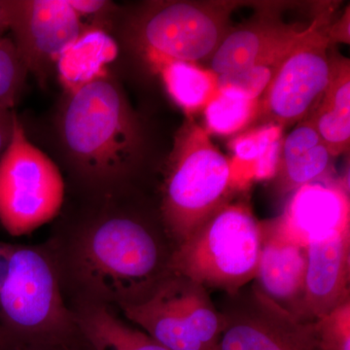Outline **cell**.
Segmentation results:
<instances>
[{
	"label": "cell",
	"instance_id": "1",
	"mask_svg": "<svg viewBox=\"0 0 350 350\" xmlns=\"http://www.w3.org/2000/svg\"><path fill=\"white\" fill-rule=\"evenodd\" d=\"M57 121L64 157L88 178L116 180L144 158V126L111 76H100L68 92Z\"/></svg>",
	"mask_w": 350,
	"mask_h": 350
},
{
	"label": "cell",
	"instance_id": "2",
	"mask_svg": "<svg viewBox=\"0 0 350 350\" xmlns=\"http://www.w3.org/2000/svg\"><path fill=\"white\" fill-rule=\"evenodd\" d=\"M234 185L231 161L213 144L206 129L188 117L175 135L160 206L175 245L232 200Z\"/></svg>",
	"mask_w": 350,
	"mask_h": 350
},
{
	"label": "cell",
	"instance_id": "3",
	"mask_svg": "<svg viewBox=\"0 0 350 350\" xmlns=\"http://www.w3.org/2000/svg\"><path fill=\"white\" fill-rule=\"evenodd\" d=\"M261 222L243 200L226 202L175 248L169 269L236 296L257 275Z\"/></svg>",
	"mask_w": 350,
	"mask_h": 350
},
{
	"label": "cell",
	"instance_id": "4",
	"mask_svg": "<svg viewBox=\"0 0 350 350\" xmlns=\"http://www.w3.org/2000/svg\"><path fill=\"white\" fill-rule=\"evenodd\" d=\"M246 1H149L126 20V41L152 66L165 61L211 59L232 29V14Z\"/></svg>",
	"mask_w": 350,
	"mask_h": 350
},
{
	"label": "cell",
	"instance_id": "5",
	"mask_svg": "<svg viewBox=\"0 0 350 350\" xmlns=\"http://www.w3.org/2000/svg\"><path fill=\"white\" fill-rule=\"evenodd\" d=\"M126 319L169 350H211L225 329L206 288L167 269L122 303Z\"/></svg>",
	"mask_w": 350,
	"mask_h": 350
},
{
	"label": "cell",
	"instance_id": "6",
	"mask_svg": "<svg viewBox=\"0 0 350 350\" xmlns=\"http://www.w3.org/2000/svg\"><path fill=\"white\" fill-rule=\"evenodd\" d=\"M333 4H324L304 29L259 100L256 122L286 129L310 114L333 75L335 57L329 55L328 31Z\"/></svg>",
	"mask_w": 350,
	"mask_h": 350
},
{
	"label": "cell",
	"instance_id": "7",
	"mask_svg": "<svg viewBox=\"0 0 350 350\" xmlns=\"http://www.w3.org/2000/svg\"><path fill=\"white\" fill-rule=\"evenodd\" d=\"M64 189L59 167L29 142L17 117L0 156V223L12 236L36 231L59 213Z\"/></svg>",
	"mask_w": 350,
	"mask_h": 350
},
{
	"label": "cell",
	"instance_id": "8",
	"mask_svg": "<svg viewBox=\"0 0 350 350\" xmlns=\"http://www.w3.org/2000/svg\"><path fill=\"white\" fill-rule=\"evenodd\" d=\"M160 234L142 219L115 215L92 232L85 260L94 280L124 299L169 269Z\"/></svg>",
	"mask_w": 350,
	"mask_h": 350
},
{
	"label": "cell",
	"instance_id": "9",
	"mask_svg": "<svg viewBox=\"0 0 350 350\" xmlns=\"http://www.w3.org/2000/svg\"><path fill=\"white\" fill-rule=\"evenodd\" d=\"M221 310L218 350H319L313 322H301L253 284Z\"/></svg>",
	"mask_w": 350,
	"mask_h": 350
},
{
	"label": "cell",
	"instance_id": "10",
	"mask_svg": "<svg viewBox=\"0 0 350 350\" xmlns=\"http://www.w3.org/2000/svg\"><path fill=\"white\" fill-rule=\"evenodd\" d=\"M86 27L68 0H9V31L27 72L44 84Z\"/></svg>",
	"mask_w": 350,
	"mask_h": 350
},
{
	"label": "cell",
	"instance_id": "11",
	"mask_svg": "<svg viewBox=\"0 0 350 350\" xmlns=\"http://www.w3.org/2000/svg\"><path fill=\"white\" fill-rule=\"evenodd\" d=\"M61 297L52 267L38 251L14 248L0 286V314L16 328L38 331L62 319Z\"/></svg>",
	"mask_w": 350,
	"mask_h": 350
},
{
	"label": "cell",
	"instance_id": "12",
	"mask_svg": "<svg viewBox=\"0 0 350 350\" xmlns=\"http://www.w3.org/2000/svg\"><path fill=\"white\" fill-rule=\"evenodd\" d=\"M268 222L282 236L305 246L349 229V181L328 176L297 189L282 213Z\"/></svg>",
	"mask_w": 350,
	"mask_h": 350
},
{
	"label": "cell",
	"instance_id": "13",
	"mask_svg": "<svg viewBox=\"0 0 350 350\" xmlns=\"http://www.w3.org/2000/svg\"><path fill=\"white\" fill-rule=\"evenodd\" d=\"M306 247L305 292L295 317L314 322L350 300V228Z\"/></svg>",
	"mask_w": 350,
	"mask_h": 350
},
{
	"label": "cell",
	"instance_id": "14",
	"mask_svg": "<svg viewBox=\"0 0 350 350\" xmlns=\"http://www.w3.org/2000/svg\"><path fill=\"white\" fill-rule=\"evenodd\" d=\"M280 4H262L261 12L238 27H232L211 57L216 76L239 72L266 59L300 36L304 29L285 24L278 15Z\"/></svg>",
	"mask_w": 350,
	"mask_h": 350
},
{
	"label": "cell",
	"instance_id": "15",
	"mask_svg": "<svg viewBox=\"0 0 350 350\" xmlns=\"http://www.w3.org/2000/svg\"><path fill=\"white\" fill-rule=\"evenodd\" d=\"M262 244L255 280L262 293L295 317L305 292L308 247L261 222Z\"/></svg>",
	"mask_w": 350,
	"mask_h": 350
},
{
	"label": "cell",
	"instance_id": "16",
	"mask_svg": "<svg viewBox=\"0 0 350 350\" xmlns=\"http://www.w3.org/2000/svg\"><path fill=\"white\" fill-rule=\"evenodd\" d=\"M331 155L317 129L306 118L283 138L273 179L280 196L330 176Z\"/></svg>",
	"mask_w": 350,
	"mask_h": 350
},
{
	"label": "cell",
	"instance_id": "17",
	"mask_svg": "<svg viewBox=\"0 0 350 350\" xmlns=\"http://www.w3.org/2000/svg\"><path fill=\"white\" fill-rule=\"evenodd\" d=\"M310 119L334 158L349 150L350 63L336 57L333 75Z\"/></svg>",
	"mask_w": 350,
	"mask_h": 350
},
{
	"label": "cell",
	"instance_id": "18",
	"mask_svg": "<svg viewBox=\"0 0 350 350\" xmlns=\"http://www.w3.org/2000/svg\"><path fill=\"white\" fill-rule=\"evenodd\" d=\"M116 53V44L105 29L86 27L57 61V70L68 92L107 75L105 66Z\"/></svg>",
	"mask_w": 350,
	"mask_h": 350
},
{
	"label": "cell",
	"instance_id": "19",
	"mask_svg": "<svg viewBox=\"0 0 350 350\" xmlns=\"http://www.w3.org/2000/svg\"><path fill=\"white\" fill-rule=\"evenodd\" d=\"M151 68L160 75L170 98L188 117L204 111L217 94V76L197 64L165 61Z\"/></svg>",
	"mask_w": 350,
	"mask_h": 350
},
{
	"label": "cell",
	"instance_id": "20",
	"mask_svg": "<svg viewBox=\"0 0 350 350\" xmlns=\"http://www.w3.org/2000/svg\"><path fill=\"white\" fill-rule=\"evenodd\" d=\"M282 128L273 125H261L253 130L241 133L229 144L234 162L232 170H239V181L248 179L273 178L278 167L280 145L282 142Z\"/></svg>",
	"mask_w": 350,
	"mask_h": 350
},
{
	"label": "cell",
	"instance_id": "21",
	"mask_svg": "<svg viewBox=\"0 0 350 350\" xmlns=\"http://www.w3.org/2000/svg\"><path fill=\"white\" fill-rule=\"evenodd\" d=\"M83 330L94 350H169L105 310L90 313L84 320Z\"/></svg>",
	"mask_w": 350,
	"mask_h": 350
},
{
	"label": "cell",
	"instance_id": "22",
	"mask_svg": "<svg viewBox=\"0 0 350 350\" xmlns=\"http://www.w3.org/2000/svg\"><path fill=\"white\" fill-rule=\"evenodd\" d=\"M204 111L207 133L229 137L256 122L259 100L232 90H218Z\"/></svg>",
	"mask_w": 350,
	"mask_h": 350
},
{
	"label": "cell",
	"instance_id": "23",
	"mask_svg": "<svg viewBox=\"0 0 350 350\" xmlns=\"http://www.w3.org/2000/svg\"><path fill=\"white\" fill-rule=\"evenodd\" d=\"M300 36L250 68L232 75L217 76L218 90H232L248 98L260 100Z\"/></svg>",
	"mask_w": 350,
	"mask_h": 350
},
{
	"label": "cell",
	"instance_id": "24",
	"mask_svg": "<svg viewBox=\"0 0 350 350\" xmlns=\"http://www.w3.org/2000/svg\"><path fill=\"white\" fill-rule=\"evenodd\" d=\"M27 73L12 38L0 36V105L13 109L24 89Z\"/></svg>",
	"mask_w": 350,
	"mask_h": 350
},
{
	"label": "cell",
	"instance_id": "25",
	"mask_svg": "<svg viewBox=\"0 0 350 350\" xmlns=\"http://www.w3.org/2000/svg\"><path fill=\"white\" fill-rule=\"evenodd\" d=\"M319 350H350V300L313 322Z\"/></svg>",
	"mask_w": 350,
	"mask_h": 350
},
{
	"label": "cell",
	"instance_id": "26",
	"mask_svg": "<svg viewBox=\"0 0 350 350\" xmlns=\"http://www.w3.org/2000/svg\"><path fill=\"white\" fill-rule=\"evenodd\" d=\"M68 2L81 19L90 16L96 20H105L116 13L115 4L107 0H68Z\"/></svg>",
	"mask_w": 350,
	"mask_h": 350
},
{
	"label": "cell",
	"instance_id": "27",
	"mask_svg": "<svg viewBox=\"0 0 350 350\" xmlns=\"http://www.w3.org/2000/svg\"><path fill=\"white\" fill-rule=\"evenodd\" d=\"M350 13L349 6L342 14L340 19L332 22L328 31V38L330 44L350 42Z\"/></svg>",
	"mask_w": 350,
	"mask_h": 350
},
{
	"label": "cell",
	"instance_id": "28",
	"mask_svg": "<svg viewBox=\"0 0 350 350\" xmlns=\"http://www.w3.org/2000/svg\"><path fill=\"white\" fill-rule=\"evenodd\" d=\"M16 118L17 115L13 109L0 105V156L8 146L12 137Z\"/></svg>",
	"mask_w": 350,
	"mask_h": 350
},
{
	"label": "cell",
	"instance_id": "29",
	"mask_svg": "<svg viewBox=\"0 0 350 350\" xmlns=\"http://www.w3.org/2000/svg\"><path fill=\"white\" fill-rule=\"evenodd\" d=\"M14 246L10 244L0 243V286L8 271L9 262L14 250Z\"/></svg>",
	"mask_w": 350,
	"mask_h": 350
},
{
	"label": "cell",
	"instance_id": "30",
	"mask_svg": "<svg viewBox=\"0 0 350 350\" xmlns=\"http://www.w3.org/2000/svg\"><path fill=\"white\" fill-rule=\"evenodd\" d=\"M9 31V0H0V36Z\"/></svg>",
	"mask_w": 350,
	"mask_h": 350
},
{
	"label": "cell",
	"instance_id": "31",
	"mask_svg": "<svg viewBox=\"0 0 350 350\" xmlns=\"http://www.w3.org/2000/svg\"><path fill=\"white\" fill-rule=\"evenodd\" d=\"M211 350H218V349H217V345H216V347H213V349H211Z\"/></svg>",
	"mask_w": 350,
	"mask_h": 350
}]
</instances>
